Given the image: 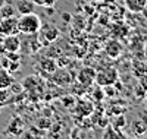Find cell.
Listing matches in <instances>:
<instances>
[{
    "instance_id": "cell-1",
    "label": "cell",
    "mask_w": 147,
    "mask_h": 139,
    "mask_svg": "<svg viewBox=\"0 0 147 139\" xmlns=\"http://www.w3.org/2000/svg\"><path fill=\"white\" fill-rule=\"evenodd\" d=\"M41 19L37 13H27V15H19L18 18V29L19 34H24L27 37L37 35L41 29Z\"/></svg>"
},
{
    "instance_id": "cell-2",
    "label": "cell",
    "mask_w": 147,
    "mask_h": 139,
    "mask_svg": "<svg viewBox=\"0 0 147 139\" xmlns=\"http://www.w3.org/2000/svg\"><path fill=\"white\" fill-rule=\"evenodd\" d=\"M94 81L99 86L115 85L118 82V70L115 67H105V69H102L96 73Z\"/></svg>"
},
{
    "instance_id": "cell-3",
    "label": "cell",
    "mask_w": 147,
    "mask_h": 139,
    "mask_svg": "<svg viewBox=\"0 0 147 139\" xmlns=\"http://www.w3.org/2000/svg\"><path fill=\"white\" fill-rule=\"evenodd\" d=\"M21 48H22V43L18 34L5 35V38L2 40V50L6 53H18Z\"/></svg>"
},
{
    "instance_id": "cell-4",
    "label": "cell",
    "mask_w": 147,
    "mask_h": 139,
    "mask_svg": "<svg viewBox=\"0 0 147 139\" xmlns=\"http://www.w3.org/2000/svg\"><path fill=\"white\" fill-rule=\"evenodd\" d=\"M0 34H3V35L19 34V29H18V18L16 16H10V18L0 19Z\"/></svg>"
},
{
    "instance_id": "cell-5",
    "label": "cell",
    "mask_w": 147,
    "mask_h": 139,
    "mask_svg": "<svg viewBox=\"0 0 147 139\" xmlns=\"http://www.w3.org/2000/svg\"><path fill=\"white\" fill-rule=\"evenodd\" d=\"M34 2L32 0H18L15 9L19 15H27V13H32L34 12Z\"/></svg>"
},
{
    "instance_id": "cell-6",
    "label": "cell",
    "mask_w": 147,
    "mask_h": 139,
    "mask_svg": "<svg viewBox=\"0 0 147 139\" xmlns=\"http://www.w3.org/2000/svg\"><path fill=\"white\" fill-rule=\"evenodd\" d=\"M124 2H125V7L132 13L143 12L147 7V0H124Z\"/></svg>"
},
{
    "instance_id": "cell-7",
    "label": "cell",
    "mask_w": 147,
    "mask_h": 139,
    "mask_svg": "<svg viewBox=\"0 0 147 139\" xmlns=\"http://www.w3.org/2000/svg\"><path fill=\"white\" fill-rule=\"evenodd\" d=\"M106 54L110 57V59H116V57H119V54L122 53V45H121V43L119 41H116V40H112V41H109L107 44H106Z\"/></svg>"
},
{
    "instance_id": "cell-8",
    "label": "cell",
    "mask_w": 147,
    "mask_h": 139,
    "mask_svg": "<svg viewBox=\"0 0 147 139\" xmlns=\"http://www.w3.org/2000/svg\"><path fill=\"white\" fill-rule=\"evenodd\" d=\"M13 82H15V79L10 75V72L7 69L0 66V90H6V88L9 90L10 85L13 84Z\"/></svg>"
},
{
    "instance_id": "cell-9",
    "label": "cell",
    "mask_w": 147,
    "mask_h": 139,
    "mask_svg": "<svg viewBox=\"0 0 147 139\" xmlns=\"http://www.w3.org/2000/svg\"><path fill=\"white\" fill-rule=\"evenodd\" d=\"M41 29H43V32H44L43 37L46 38L47 43L56 41L57 37H59V34H60V31H59L56 27H53V25H46V27H43V25H41Z\"/></svg>"
},
{
    "instance_id": "cell-10",
    "label": "cell",
    "mask_w": 147,
    "mask_h": 139,
    "mask_svg": "<svg viewBox=\"0 0 147 139\" xmlns=\"http://www.w3.org/2000/svg\"><path fill=\"white\" fill-rule=\"evenodd\" d=\"M15 15H16V9H15L13 5L5 2L2 6H0V19L10 18V16H15Z\"/></svg>"
},
{
    "instance_id": "cell-11",
    "label": "cell",
    "mask_w": 147,
    "mask_h": 139,
    "mask_svg": "<svg viewBox=\"0 0 147 139\" xmlns=\"http://www.w3.org/2000/svg\"><path fill=\"white\" fill-rule=\"evenodd\" d=\"M40 65L43 67V70H46L47 73H55L56 69H57V65H56V61L50 57H47V59H43L40 61Z\"/></svg>"
},
{
    "instance_id": "cell-12",
    "label": "cell",
    "mask_w": 147,
    "mask_h": 139,
    "mask_svg": "<svg viewBox=\"0 0 147 139\" xmlns=\"http://www.w3.org/2000/svg\"><path fill=\"white\" fill-rule=\"evenodd\" d=\"M132 128H134V130H136L137 135H143L146 132V124L144 123H140L138 124V120H136V122L132 123Z\"/></svg>"
},
{
    "instance_id": "cell-13",
    "label": "cell",
    "mask_w": 147,
    "mask_h": 139,
    "mask_svg": "<svg viewBox=\"0 0 147 139\" xmlns=\"http://www.w3.org/2000/svg\"><path fill=\"white\" fill-rule=\"evenodd\" d=\"M35 6H43V7H49V6H53L56 0H32Z\"/></svg>"
},
{
    "instance_id": "cell-14",
    "label": "cell",
    "mask_w": 147,
    "mask_h": 139,
    "mask_svg": "<svg viewBox=\"0 0 147 139\" xmlns=\"http://www.w3.org/2000/svg\"><path fill=\"white\" fill-rule=\"evenodd\" d=\"M19 67H21V61L19 60H16V61H12L10 60L9 66H7V70L9 72H16V70H19Z\"/></svg>"
},
{
    "instance_id": "cell-15",
    "label": "cell",
    "mask_w": 147,
    "mask_h": 139,
    "mask_svg": "<svg viewBox=\"0 0 147 139\" xmlns=\"http://www.w3.org/2000/svg\"><path fill=\"white\" fill-rule=\"evenodd\" d=\"M112 86H113V85L103 86V88H105V91H106V95H107V97H113V95H115V92H113V90H112Z\"/></svg>"
},
{
    "instance_id": "cell-16",
    "label": "cell",
    "mask_w": 147,
    "mask_h": 139,
    "mask_svg": "<svg viewBox=\"0 0 147 139\" xmlns=\"http://www.w3.org/2000/svg\"><path fill=\"white\" fill-rule=\"evenodd\" d=\"M5 2H6V0H0V6H2V5H3Z\"/></svg>"
}]
</instances>
